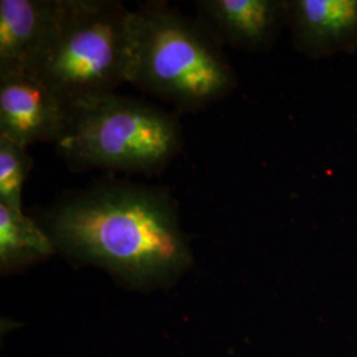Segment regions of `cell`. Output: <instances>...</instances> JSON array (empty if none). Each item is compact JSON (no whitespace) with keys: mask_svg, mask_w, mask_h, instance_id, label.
<instances>
[{"mask_svg":"<svg viewBox=\"0 0 357 357\" xmlns=\"http://www.w3.org/2000/svg\"><path fill=\"white\" fill-rule=\"evenodd\" d=\"M131 10L115 0H59L56 22L31 72L68 107L126 82Z\"/></svg>","mask_w":357,"mask_h":357,"instance_id":"cell-3","label":"cell"},{"mask_svg":"<svg viewBox=\"0 0 357 357\" xmlns=\"http://www.w3.org/2000/svg\"><path fill=\"white\" fill-rule=\"evenodd\" d=\"M183 144L178 119L150 103L115 93L70 107L59 153L77 169L155 172Z\"/></svg>","mask_w":357,"mask_h":357,"instance_id":"cell-4","label":"cell"},{"mask_svg":"<svg viewBox=\"0 0 357 357\" xmlns=\"http://www.w3.org/2000/svg\"><path fill=\"white\" fill-rule=\"evenodd\" d=\"M70 107L32 72L0 76V138L23 147L59 143L69 123Z\"/></svg>","mask_w":357,"mask_h":357,"instance_id":"cell-5","label":"cell"},{"mask_svg":"<svg viewBox=\"0 0 357 357\" xmlns=\"http://www.w3.org/2000/svg\"><path fill=\"white\" fill-rule=\"evenodd\" d=\"M56 246L35 220L0 203V266L7 273L53 255Z\"/></svg>","mask_w":357,"mask_h":357,"instance_id":"cell-9","label":"cell"},{"mask_svg":"<svg viewBox=\"0 0 357 357\" xmlns=\"http://www.w3.org/2000/svg\"><path fill=\"white\" fill-rule=\"evenodd\" d=\"M199 20L220 44L236 50H270L289 26V0H199Z\"/></svg>","mask_w":357,"mask_h":357,"instance_id":"cell-6","label":"cell"},{"mask_svg":"<svg viewBox=\"0 0 357 357\" xmlns=\"http://www.w3.org/2000/svg\"><path fill=\"white\" fill-rule=\"evenodd\" d=\"M56 249L132 286L176 278L191 264L178 205L163 188L128 181L61 196L43 216Z\"/></svg>","mask_w":357,"mask_h":357,"instance_id":"cell-1","label":"cell"},{"mask_svg":"<svg viewBox=\"0 0 357 357\" xmlns=\"http://www.w3.org/2000/svg\"><path fill=\"white\" fill-rule=\"evenodd\" d=\"M59 0L0 1V76L31 72L56 22Z\"/></svg>","mask_w":357,"mask_h":357,"instance_id":"cell-8","label":"cell"},{"mask_svg":"<svg viewBox=\"0 0 357 357\" xmlns=\"http://www.w3.org/2000/svg\"><path fill=\"white\" fill-rule=\"evenodd\" d=\"M126 82L178 109L199 110L229 96L237 77L199 19L165 1H147L130 13Z\"/></svg>","mask_w":357,"mask_h":357,"instance_id":"cell-2","label":"cell"},{"mask_svg":"<svg viewBox=\"0 0 357 357\" xmlns=\"http://www.w3.org/2000/svg\"><path fill=\"white\" fill-rule=\"evenodd\" d=\"M294 48L312 60L357 52V0H289Z\"/></svg>","mask_w":357,"mask_h":357,"instance_id":"cell-7","label":"cell"},{"mask_svg":"<svg viewBox=\"0 0 357 357\" xmlns=\"http://www.w3.org/2000/svg\"><path fill=\"white\" fill-rule=\"evenodd\" d=\"M26 147L0 138V203L23 211L22 195L32 168Z\"/></svg>","mask_w":357,"mask_h":357,"instance_id":"cell-10","label":"cell"}]
</instances>
